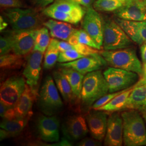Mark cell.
I'll list each match as a JSON object with an SVG mask.
<instances>
[{
	"mask_svg": "<svg viewBox=\"0 0 146 146\" xmlns=\"http://www.w3.org/2000/svg\"><path fill=\"white\" fill-rule=\"evenodd\" d=\"M109 93L108 84L101 70L85 75L80 99L84 108L92 107L98 100Z\"/></svg>",
	"mask_w": 146,
	"mask_h": 146,
	"instance_id": "7a4b0ae2",
	"label": "cell"
},
{
	"mask_svg": "<svg viewBox=\"0 0 146 146\" xmlns=\"http://www.w3.org/2000/svg\"><path fill=\"white\" fill-rule=\"evenodd\" d=\"M146 43V41H145V43Z\"/></svg>",
	"mask_w": 146,
	"mask_h": 146,
	"instance_id": "bcb514c9",
	"label": "cell"
},
{
	"mask_svg": "<svg viewBox=\"0 0 146 146\" xmlns=\"http://www.w3.org/2000/svg\"><path fill=\"white\" fill-rule=\"evenodd\" d=\"M125 1V0H96L93 7L97 11L114 12L123 5Z\"/></svg>",
	"mask_w": 146,
	"mask_h": 146,
	"instance_id": "4dcf8cb0",
	"label": "cell"
},
{
	"mask_svg": "<svg viewBox=\"0 0 146 146\" xmlns=\"http://www.w3.org/2000/svg\"><path fill=\"white\" fill-rule=\"evenodd\" d=\"M57 46L60 52H64L70 49H74L73 45L66 41H57Z\"/></svg>",
	"mask_w": 146,
	"mask_h": 146,
	"instance_id": "f35d334b",
	"label": "cell"
},
{
	"mask_svg": "<svg viewBox=\"0 0 146 146\" xmlns=\"http://www.w3.org/2000/svg\"><path fill=\"white\" fill-rule=\"evenodd\" d=\"M123 125L121 115L113 112L108 119L104 144L107 146H121L123 143Z\"/></svg>",
	"mask_w": 146,
	"mask_h": 146,
	"instance_id": "9a60e30c",
	"label": "cell"
},
{
	"mask_svg": "<svg viewBox=\"0 0 146 146\" xmlns=\"http://www.w3.org/2000/svg\"><path fill=\"white\" fill-rule=\"evenodd\" d=\"M0 115L3 119L12 120L17 118L14 106H8L0 102Z\"/></svg>",
	"mask_w": 146,
	"mask_h": 146,
	"instance_id": "e575fe53",
	"label": "cell"
},
{
	"mask_svg": "<svg viewBox=\"0 0 146 146\" xmlns=\"http://www.w3.org/2000/svg\"><path fill=\"white\" fill-rule=\"evenodd\" d=\"M115 17L135 21H146V0H125L119 9L114 11Z\"/></svg>",
	"mask_w": 146,
	"mask_h": 146,
	"instance_id": "4fadbf2b",
	"label": "cell"
},
{
	"mask_svg": "<svg viewBox=\"0 0 146 146\" xmlns=\"http://www.w3.org/2000/svg\"><path fill=\"white\" fill-rule=\"evenodd\" d=\"M104 75L109 88V93H114L129 88L137 83L140 75L131 71L120 68L108 67Z\"/></svg>",
	"mask_w": 146,
	"mask_h": 146,
	"instance_id": "ba28073f",
	"label": "cell"
},
{
	"mask_svg": "<svg viewBox=\"0 0 146 146\" xmlns=\"http://www.w3.org/2000/svg\"><path fill=\"white\" fill-rule=\"evenodd\" d=\"M131 40L142 45L146 41V21L126 20L115 17L114 19Z\"/></svg>",
	"mask_w": 146,
	"mask_h": 146,
	"instance_id": "d6986e66",
	"label": "cell"
},
{
	"mask_svg": "<svg viewBox=\"0 0 146 146\" xmlns=\"http://www.w3.org/2000/svg\"><path fill=\"white\" fill-rule=\"evenodd\" d=\"M43 25L49 29L51 36L66 41L76 30L70 23L52 19L44 22Z\"/></svg>",
	"mask_w": 146,
	"mask_h": 146,
	"instance_id": "7402d4cb",
	"label": "cell"
},
{
	"mask_svg": "<svg viewBox=\"0 0 146 146\" xmlns=\"http://www.w3.org/2000/svg\"><path fill=\"white\" fill-rule=\"evenodd\" d=\"M85 118L92 137L102 141L106 134L108 119L106 111L94 110L89 112Z\"/></svg>",
	"mask_w": 146,
	"mask_h": 146,
	"instance_id": "e0dca14e",
	"label": "cell"
},
{
	"mask_svg": "<svg viewBox=\"0 0 146 146\" xmlns=\"http://www.w3.org/2000/svg\"><path fill=\"white\" fill-rule=\"evenodd\" d=\"M135 110L146 112V80L142 76L136 84L125 104L124 110Z\"/></svg>",
	"mask_w": 146,
	"mask_h": 146,
	"instance_id": "ffe728a7",
	"label": "cell"
},
{
	"mask_svg": "<svg viewBox=\"0 0 146 146\" xmlns=\"http://www.w3.org/2000/svg\"><path fill=\"white\" fill-rule=\"evenodd\" d=\"M13 50V41L11 34L0 38V55H3L9 53Z\"/></svg>",
	"mask_w": 146,
	"mask_h": 146,
	"instance_id": "d6a6232c",
	"label": "cell"
},
{
	"mask_svg": "<svg viewBox=\"0 0 146 146\" xmlns=\"http://www.w3.org/2000/svg\"><path fill=\"white\" fill-rule=\"evenodd\" d=\"M62 130L66 139L71 141L83 139L89 131L86 118L81 115L69 117L63 123Z\"/></svg>",
	"mask_w": 146,
	"mask_h": 146,
	"instance_id": "2e32d148",
	"label": "cell"
},
{
	"mask_svg": "<svg viewBox=\"0 0 146 146\" xmlns=\"http://www.w3.org/2000/svg\"><path fill=\"white\" fill-rule=\"evenodd\" d=\"M49 29L46 27L37 29L33 50L38 51L43 53L45 52L51 41Z\"/></svg>",
	"mask_w": 146,
	"mask_h": 146,
	"instance_id": "83f0119b",
	"label": "cell"
},
{
	"mask_svg": "<svg viewBox=\"0 0 146 146\" xmlns=\"http://www.w3.org/2000/svg\"><path fill=\"white\" fill-rule=\"evenodd\" d=\"M100 53L112 67L135 72L139 75L143 74V68L134 48L128 47L117 50H104Z\"/></svg>",
	"mask_w": 146,
	"mask_h": 146,
	"instance_id": "277c9868",
	"label": "cell"
},
{
	"mask_svg": "<svg viewBox=\"0 0 146 146\" xmlns=\"http://www.w3.org/2000/svg\"><path fill=\"white\" fill-rule=\"evenodd\" d=\"M8 26V23L5 21V19L1 16H0V30L1 31H3Z\"/></svg>",
	"mask_w": 146,
	"mask_h": 146,
	"instance_id": "ee69618b",
	"label": "cell"
},
{
	"mask_svg": "<svg viewBox=\"0 0 146 146\" xmlns=\"http://www.w3.org/2000/svg\"><path fill=\"white\" fill-rule=\"evenodd\" d=\"M11 138L9 133L8 131H5L3 129H1L0 130V139L1 141L3 140L6 139Z\"/></svg>",
	"mask_w": 146,
	"mask_h": 146,
	"instance_id": "7bdbcfd3",
	"label": "cell"
},
{
	"mask_svg": "<svg viewBox=\"0 0 146 146\" xmlns=\"http://www.w3.org/2000/svg\"><path fill=\"white\" fill-rule=\"evenodd\" d=\"M123 143L125 146H146V127L140 112L128 110L121 114Z\"/></svg>",
	"mask_w": 146,
	"mask_h": 146,
	"instance_id": "6da1fadb",
	"label": "cell"
},
{
	"mask_svg": "<svg viewBox=\"0 0 146 146\" xmlns=\"http://www.w3.org/2000/svg\"><path fill=\"white\" fill-rule=\"evenodd\" d=\"M142 115H143V118L144 119V120L145 121L146 125V112L143 113H142Z\"/></svg>",
	"mask_w": 146,
	"mask_h": 146,
	"instance_id": "f6af8a7d",
	"label": "cell"
},
{
	"mask_svg": "<svg viewBox=\"0 0 146 146\" xmlns=\"http://www.w3.org/2000/svg\"><path fill=\"white\" fill-rule=\"evenodd\" d=\"M141 58L143 65L146 64V44L143 43L141 45Z\"/></svg>",
	"mask_w": 146,
	"mask_h": 146,
	"instance_id": "b9f144b4",
	"label": "cell"
},
{
	"mask_svg": "<svg viewBox=\"0 0 146 146\" xmlns=\"http://www.w3.org/2000/svg\"><path fill=\"white\" fill-rule=\"evenodd\" d=\"M79 146H100L102 145L101 141L91 138H84L80 141L77 145Z\"/></svg>",
	"mask_w": 146,
	"mask_h": 146,
	"instance_id": "74e56055",
	"label": "cell"
},
{
	"mask_svg": "<svg viewBox=\"0 0 146 146\" xmlns=\"http://www.w3.org/2000/svg\"><path fill=\"white\" fill-rule=\"evenodd\" d=\"M86 9L71 0H58L43 11L44 15L58 21L76 25L81 21Z\"/></svg>",
	"mask_w": 146,
	"mask_h": 146,
	"instance_id": "3957f363",
	"label": "cell"
},
{
	"mask_svg": "<svg viewBox=\"0 0 146 146\" xmlns=\"http://www.w3.org/2000/svg\"><path fill=\"white\" fill-rule=\"evenodd\" d=\"M73 46L75 50H76L78 52L80 53L81 54L83 55L84 56L90 55L100 52L98 49L84 44L78 43Z\"/></svg>",
	"mask_w": 146,
	"mask_h": 146,
	"instance_id": "d590c367",
	"label": "cell"
},
{
	"mask_svg": "<svg viewBox=\"0 0 146 146\" xmlns=\"http://www.w3.org/2000/svg\"><path fill=\"white\" fill-rule=\"evenodd\" d=\"M128 89H124V90H120V91L116 92L110 93V94H107L106 95H105L103 97H102L101 98H100V99L98 100L97 101H96L94 103V104L92 106V108L93 110H98V108H99L101 107H102V106H104L105 104H107V103H108L111 100L113 99L116 96H117L119 94L122 93V92H125V90H127Z\"/></svg>",
	"mask_w": 146,
	"mask_h": 146,
	"instance_id": "836d02e7",
	"label": "cell"
},
{
	"mask_svg": "<svg viewBox=\"0 0 146 146\" xmlns=\"http://www.w3.org/2000/svg\"><path fill=\"white\" fill-rule=\"evenodd\" d=\"M36 92L33 90L27 84L23 93L14 106L17 118H25L33 114L31 111L34 101L36 99Z\"/></svg>",
	"mask_w": 146,
	"mask_h": 146,
	"instance_id": "44dd1931",
	"label": "cell"
},
{
	"mask_svg": "<svg viewBox=\"0 0 146 146\" xmlns=\"http://www.w3.org/2000/svg\"><path fill=\"white\" fill-rule=\"evenodd\" d=\"M31 116L25 118H15L12 120L3 119L1 122V128L8 131L10 137H13L20 134L26 127Z\"/></svg>",
	"mask_w": 146,
	"mask_h": 146,
	"instance_id": "d4e9b609",
	"label": "cell"
},
{
	"mask_svg": "<svg viewBox=\"0 0 146 146\" xmlns=\"http://www.w3.org/2000/svg\"><path fill=\"white\" fill-rule=\"evenodd\" d=\"M84 56L75 49H70L64 52H60L58 62L66 63L73 61Z\"/></svg>",
	"mask_w": 146,
	"mask_h": 146,
	"instance_id": "1f68e13d",
	"label": "cell"
},
{
	"mask_svg": "<svg viewBox=\"0 0 146 146\" xmlns=\"http://www.w3.org/2000/svg\"><path fill=\"white\" fill-rule=\"evenodd\" d=\"M26 84V80L21 76L8 78L1 86V102L8 106H14L23 93Z\"/></svg>",
	"mask_w": 146,
	"mask_h": 146,
	"instance_id": "30bf717a",
	"label": "cell"
},
{
	"mask_svg": "<svg viewBox=\"0 0 146 146\" xmlns=\"http://www.w3.org/2000/svg\"><path fill=\"white\" fill-rule=\"evenodd\" d=\"M23 61L22 56L13 54L1 55L0 67L3 69H15L21 68Z\"/></svg>",
	"mask_w": 146,
	"mask_h": 146,
	"instance_id": "f546056e",
	"label": "cell"
},
{
	"mask_svg": "<svg viewBox=\"0 0 146 146\" xmlns=\"http://www.w3.org/2000/svg\"><path fill=\"white\" fill-rule=\"evenodd\" d=\"M0 5L3 8H20L22 6L20 0H0Z\"/></svg>",
	"mask_w": 146,
	"mask_h": 146,
	"instance_id": "8d00e7d4",
	"label": "cell"
},
{
	"mask_svg": "<svg viewBox=\"0 0 146 146\" xmlns=\"http://www.w3.org/2000/svg\"><path fill=\"white\" fill-rule=\"evenodd\" d=\"M58 90L52 77L47 76L43 82L38 97L39 108L45 115H55L62 110L63 103Z\"/></svg>",
	"mask_w": 146,
	"mask_h": 146,
	"instance_id": "8992f818",
	"label": "cell"
},
{
	"mask_svg": "<svg viewBox=\"0 0 146 146\" xmlns=\"http://www.w3.org/2000/svg\"><path fill=\"white\" fill-rule=\"evenodd\" d=\"M56 38L51 39L49 45L45 52L43 66L46 69H50L54 67L56 63L58 62L60 50L57 46Z\"/></svg>",
	"mask_w": 146,
	"mask_h": 146,
	"instance_id": "4316f807",
	"label": "cell"
},
{
	"mask_svg": "<svg viewBox=\"0 0 146 146\" xmlns=\"http://www.w3.org/2000/svg\"><path fill=\"white\" fill-rule=\"evenodd\" d=\"M135 85L119 94L113 99L111 100L108 103L96 110H102L108 112H115L119 111L120 110H124L127 101Z\"/></svg>",
	"mask_w": 146,
	"mask_h": 146,
	"instance_id": "484cf974",
	"label": "cell"
},
{
	"mask_svg": "<svg viewBox=\"0 0 146 146\" xmlns=\"http://www.w3.org/2000/svg\"><path fill=\"white\" fill-rule=\"evenodd\" d=\"M37 31V29L20 32L13 31L11 34L13 52L23 56L31 52L34 46Z\"/></svg>",
	"mask_w": 146,
	"mask_h": 146,
	"instance_id": "ac0fdd59",
	"label": "cell"
},
{
	"mask_svg": "<svg viewBox=\"0 0 146 146\" xmlns=\"http://www.w3.org/2000/svg\"><path fill=\"white\" fill-rule=\"evenodd\" d=\"M57 1L58 0H35L37 5L41 7H45L49 5H50Z\"/></svg>",
	"mask_w": 146,
	"mask_h": 146,
	"instance_id": "60d3db41",
	"label": "cell"
},
{
	"mask_svg": "<svg viewBox=\"0 0 146 146\" xmlns=\"http://www.w3.org/2000/svg\"><path fill=\"white\" fill-rule=\"evenodd\" d=\"M108 63L100 53H96L84 56L73 61L60 63L58 64L60 67L72 68L84 75L96 70H101Z\"/></svg>",
	"mask_w": 146,
	"mask_h": 146,
	"instance_id": "7c38bea8",
	"label": "cell"
},
{
	"mask_svg": "<svg viewBox=\"0 0 146 146\" xmlns=\"http://www.w3.org/2000/svg\"><path fill=\"white\" fill-rule=\"evenodd\" d=\"M3 14L14 32L37 29L41 23L38 13L33 9L7 8Z\"/></svg>",
	"mask_w": 146,
	"mask_h": 146,
	"instance_id": "5b68a950",
	"label": "cell"
},
{
	"mask_svg": "<svg viewBox=\"0 0 146 146\" xmlns=\"http://www.w3.org/2000/svg\"><path fill=\"white\" fill-rule=\"evenodd\" d=\"M58 70L64 76L70 84L75 99H80L85 75L72 68L61 67Z\"/></svg>",
	"mask_w": 146,
	"mask_h": 146,
	"instance_id": "603a6c76",
	"label": "cell"
},
{
	"mask_svg": "<svg viewBox=\"0 0 146 146\" xmlns=\"http://www.w3.org/2000/svg\"><path fill=\"white\" fill-rule=\"evenodd\" d=\"M43 54V52L38 51L32 50L27 58L26 66L23 72L26 84L35 92H36V87L38 84L41 70Z\"/></svg>",
	"mask_w": 146,
	"mask_h": 146,
	"instance_id": "5bb4252c",
	"label": "cell"
},
{
	"mask_svg": "<svg viewBox=\"0 0 146 146\" xmlns=\"http://www.w3.org/2000/svg\"><path fill=\"white\" fill-rule=\"evenodd\" d=\"M78 3L79 5L84 6L86 8H88L93 6L94 2L96 0H71Z\"/></svg>",
	"mask_w": 146,
	"mask_h": 146,
	"instance_id": "ab89813d",
	"label": "cell"
},
{
	"mask_svg": "<svg viewBox=\"0 0 146 146\" xmlns=\"http://www.w3.org/2000/svg\"><path fill=\"white\" fill-rule=\"evenodd\" d=\"M82 26L101 49L104 41V20L93 7L86 8Z\"/></svg>",
	"mask_w": 146,
	"mask_h": 146,
	"instance_id": "9c48e42d",
	"label": "cell"
},
{
	"mask_svg": "<svg viewBox=\"0 0 146 146\" xmlns=\"http://www.w3.org/2000/svg\"><path fill=\"white\" fill-rule=\"evenodd\" d=\"M52 75L55 83L63 100L66 102H72L75 98L72 87L68 80L59 70L54 71L52 73Z\"/></svg>",
	"mask_w": 146,
	"mask_h": 146,
	"instance_id": "cb8c5ba5",
	"label": "cell"
},
{
	"mask_svg": "<svg viewBox=\"0 0 146 146\" xmlns=\"http://www.w3.org/2000/svg\"><path fill=\"white\" fill-rule=\"evenodd\" d=\"M60 120L55 115H40L36 121V131L38 137L47 142L59 141Z\"/></svg>",
	"mask_w": 146,
	"mask_h": 146,
	"instance_id": "8fae6325",
	"label": "cell"
},
{
	"mask_svg": "<svg viewBox=\"0 0 146 146\" xmlns=\"http://www.w3.org/2000/svg\"><path fill=\"white\" fill-rule=\"evenodd\" d=\"M67 41L73 46L80 43L99 50V47L94 42L93 40L84 29H76Z\"/></svg>",
	"mask_w": 146,
	"mask_h": 146,
	"instance_id": "f1b7e54d",
	"label": "cell"
},
{
	"mask_svg": "<svg viewBox=\"0 0 146 146\" xmlns=\"http://www.w3.org/2000/svg\"><path fill=\"white\" fill-rule=\"evenodd\" d=\"M103 20L104 50H117L131 46L133 41L114 20L105 17Z\"/></svg>",
	"mask_w": 146,
	"mask_h": 146,
	"instance_id": "52a82bcc",
	"label": "cell"
}]
</instances>
